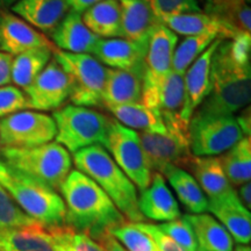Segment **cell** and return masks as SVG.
<instances>
[{"mask_svg": "<svg viewBox=\"0 0 251 251\" xmlns=\"http://www.w3.org/2000/svg\"><path fill=\"white\" fill-rule=\"evenodd\" d=\"M124 37L131 41L149 39L152 30L161 25L149 0H119Z\"/></svg>", "mask_w": 251, "mask_h": 251, "instance_id": "cell-24", "label": "cell"}, {"mask_svg": "<svg viewBox=\"0 0 251 251\" xmlns=\"http://www.w3.org/2000/svg\"><path fill=\"white\" fill-rule=\"evenodd\" d=\"M206 6L205 8H219L226 7V6H230L235 4H240V2L248 1V0H205Z\"/></svg>", "mask_w": 251, "mask_h": 251, "instance_id": "cell-46", "label": "cell"}, {"mask_svg": "<svg viewBox=\"0 0 251 251\" xmlns=\"http://www.w3.org/2000/svg\"><path fill=\"white\" fill-rule=\"evenodd\" d=\"M184 219L192 227L199 250L233 251V237L214 216L201 213L184 215Z\"/></svg>", "mask_w": 251, "mask_h": 251, "instance_id": "cell-25", "label": "cell"}, {"mask_svg": "<svg viewBox=\"0 0 251 251\" xmlns=\"http://www.w3.org/2000/svg\"><path fill=\"white\" fill-rule=\"evenodd\" d=\"M178 35L164 25H158L149 37L143 62V87L141 102L158 109L159 92L165 78L172 70V57Z\"/></svg>", "mask_w": 251, "mask_h": 251, "instance_id": "cell-8", "label": "cell"}, {"mask_svg": "<svg viewBox=\"0 0 251 251\" xmlns=\"http://www.w3.org/2000/svg\"><path fill=\"white\" fill-rule=\"evenodd\" d=\"M208 211L227 229L238 244L249 246L251 240L250 211L238 199L235 190L224 196L208 199Z\"/></svg>", "mask_w": 251, "mask_h": 251, "instance_id": "cell-16", "label": "cell"}, {"mask_svg": "<svg viewBox=\"0 0 251 251\" xmlns=\"http://www.w3.org/2000/svg\"><path fill=\"white\" fill-rule=\"evenodd\" d=\"M0 185L25 214L46 229L65 226V205L57 191L0 161Z\"/></svg>", "mask_w": 251, "mask_h": 251, "instance_id": "cell-4", "label": "cell"}, {"mask_svg": "<svg viewBox=\"0 0 251 251\" xmlns=\"http://www.w3.org/2000/svg\"><path fill=\"white\" fill-rule=\"evenodd\" d=\"M142 87L143 63L126 70L107 68L102 91V106L108 107L140 102Z\"/></svg>", "mask_w": 251, "mask_h": 251, "instance_id": "cell-17", "label": "cell"}, {"mask_svg": "<svg viewBox=\"0 0 251 251\" xmlns=\"http://www.w3.org/2000/svg\"><path fill=\"white\" fill-rule=\"evenodd\" d=\"M190 148L193 156H218L244 137L235 115L193 114L190 120Z\"/></svg>", "mask_w": 251, "mask_h": 251, "instance_id": "cell-9", "label": "cell"}, {"mask_svg": "<svg viewBox=\"0 0 251 251\" xmlns=\"http://www.w3.org/2000/svg\"><path fill=\"white\" fill-rule=\"evenodd\" d=\"M71 11L77 12V13H83L91 6L98 4V2L102 1V0H65Z\"/></svg>", "mask_w": 251, "mask_h": 251, "instance_id": "cell-44", "label": "cell"}, {"mask_svg": "<svg viewBox=\"0 0 251 251\" xmlns=\"http://www.w3.org/2000/svg\"><path fill=\"white\" fill-rule=\"evenodd\" d=\"M81 19L85 26L99 39L124 37L119 0H102L83 12Z\"/></svg>", "mask_w": 251, "mask_h": 251, "instance_id": "cell-26", "label": "cell"}, {"mask_svg": "<svg viewBox=\"0 0 251 251\" xmlns=\"http://www.w3.org/2000/svg\"><path fill=\"white\" fill-rule=\"evenodd\" d=\"M24 92L30 108L40 112L56 111L70 99L71 85L65 71L52 59Z\"/></svg>", "mask_w": 251, "mask_h": 251, "instance_id": "cell-13", "label": "cell"}, {"mask_svg": "<svg viewBox=\"0 0 251 251\" xmlns=\"http://www.w3.org/2000/svg\"><path fill=\"white\" fill-rule=\"evenodd\" d=\"M52 55L70 80L72 105L83 107L102 106L107 68L89 54H72L54 47Z\"/></svg>", "mask_w": 251, "mask_h": 251, "instance_id": "cell-7", "label": "cell"}, {"mask_svg": "<svg viewBox=\"0 0 251 251\" xmlns=\"http://www.w3.org/2000/svg\"><path fill=\"white\" fill-rule=\"evenodd\" d=\"M0 161L57 192L72 168L70 152L56 142L33 148H1Z\"/></svg>", "mask_w": 251, "mask_h": 251, "instance_id": "cell-5", "label": "cell"}, {"mask_svg": "<svg viewBox=\"0 0 251 251\" xmlns=\"http://www.w3.org/2000/svg\"><path fill=\"white\" fill-rule=\"evenodd\" d=\"M55 251H105L96 240L67 225L48 229Z\"/></svg>", "mask_w": 251, "mask_h": 251, "instance_id": "cell-35", "label": "cell"}, {"mask_svg": "<svg viewBox=\"0 0 251 251\" xmlns=\"http://www.w3.org/2000/svg\"><path fill=\"white\" fill-rule=\"evenodd\" d=\"M41 31L31 27L18 15L0 13V51L17 56L27 50L37 48H54Z\"/></svg>", "mask_w": 251, "mask_h": 251, "instance_id": "cell-14", "label": "cell"}, {"mask_svg": "<svg viewBox=\"0 0 251 251\" xmlns=\"http://www.w3.org/2000/svg\"><path fill=\"white\" fill-rule=\"evenodd\" d=\"M141 146L150 170L161 174L168 166L187 169L193 158L190 148V137L174 131L165 133H139Z\"/></svg>", "mask_w": 251, "mask_h": 251, "instance_id": "cell-12", "label": "cell"}, {"mask_svg": "<svg viewBox=\"0 0 251 251\" xmlns=\"http://www.w3.org/2000/svg\"><path fill=\"white\" fill-rule=\"evenodd\" d=\"M149 2L159 23L168 17L201 11L198 0H149Z\"/></svg>", "mask_w": 251, "mask_h": 251, "instance_id": "cell-39", "label": "cell"}, {"mask_svg": "<svg viewBox=\"0 0 251 251\" xmlns=\"http://www.w3.org/2000/svg\"><path fill=\"white\" fill-rule=\"evenodd\" d=\"M149 39L131 41L120 39H100L92 56L103 67L126 70L144 62Z\"/></svg>", "mask_w": 251, "mask_h": 251, "instance_id": "cell-19", "label": "cell"}, {"mask_svg": "<svg viewBox=\"0 0 251 251\" xmlns=\"http://www.w3.org/2000/svg\"><path fill=\"white\" fill-rule=\"evenodd\" d=\"M0 251H2V250H1V249H0Z\"/></svg>", "mask_w": 251, "mask_h": 251, "instance_id": "cell-50", "label": "cell"}, {"mask_svg": "<svg viewBox=\"0 0 251 251\" xmlns=\"http://www.w3.org/2000/svg\"><path fill=\"white\" fill-rule=\"evenodd\" d=\"M13 56L0 51V86L11 83V68Z\"/></svg>", "mask_w": 251, "mask_h": 251, "instance_id": "cell-42", "label": "cell"}, {"mask_svg": "<svg viewBox=\"0 0 251 251\" xmlns=\"http://www.w3.org/2000/svg\"><path fill=\"white\" fill-rule=\"evenodd\" d=\"M107 111L112 113L115 120L125 127L140 133H165L166 128L158 109L150 108L142 102L126 103V105L108 106Z\"/></svg>", "mask_w": 251, "mask_h": 251, "instance_id": "cell-29", "label": "cell"}, {"mask_svg": "<svg viewBox=\"0 0 251 251\" xmlns=\"http://www.w3.org/2000/svg\"><path fill=\"white\" fill-rule=\"evenodd\" d=\"M226 176L231 186H241L251 178V139L244 136L219 157Z\"/></svg>", "mask_w": 251, "mask_h": 251, "instance_id": "cell-32", "label": "cell"}, {"mask_svg": "<svg viewBox=\"0 0 251 251\" xmlns=\"http://www.w3.org/2000/svg\"><path fill=\"white\" fill-rule=\"evenodd\" d=\"M237 196H238V199L241 200V202H242L248 209H250V207H251V184H250V181L241 185Z\"/></svg>", "mask_w": 251, "mask_h": 251, "instance_id": "cell-45", "label": "cell"}, {"mask_svg": "<svg viewBox=\"0 0 251 251\" xmlns=\"http://www.w3.org/2000/svg\"><path fill=\"white\" fill-rule=\"evenodd\" d=\"M72 163L109 197L125 219L131 224L144 221L137 205V190L102 146H92L75 152Z\"/></svg>", "mask_w": 251, "mask_h": 251, "instance_id": "cell-3", "label": "cell"}, {"mask_svg": "<svg viewBox=\"0 0 251 251\" xmlns=\"http://www.w3.org/2000/svg\"><path fill=\"white\" fill-rule=\"evenodd\" d=\"M109 233L115 240L120 241L121 246L127 251H157L155 244L147 234L140 230L134 224H122L109 229Z\"/></svg>", "mask_w": 251, "mask_h": 251, "instance_id": "cell-37", "label": "cell"}, {"mask_svg": "<svg viewBox=\"0 0 251 251\" xmlns=\"http://www.w3.org/2000/svg\"><path fill=\"white\" fill-rule=\"evenodd\" d=\"M157 251H158V250H157Z\"/></svg>", "mask_w": 251, "mask_h": 251, "instance_id": "cell-51", "label": "cell"}, {"mask_svg": "<svg viewBox=\"0 0 251 251\" xmlns=\"http://www.w3.org/2000/svg\"><path fill=\"white\" fill-rule=\"evenodd\" d=\"M233 251H251L249 246H244V244H238L236 248H234Z\"/></svg>", "mask_w": 251, "mask_h": 251, "instance_id": "cell-48", "label": "cell"}, {"mask_svg": "<svg viewBox=\"0 0 251 251\" xmlns=\"http://www.w3.org/2000/svg\"><path fill=\"white\" fill-rule=\"evenodd\" d=\"M221 41L222 39L215 40L184 74L185 103L181 117L187 122H190L194 112L208 96L209 87H211L213 55Z\"/></svg>", "mask_w": 251, "mask_h": 251, "instance_id": "cell-15", "label": "cell"}, {"mask_svg": "<svg viewBox=\"0 0 251 251\" xmlns=\"http://www.w3.org/2000/svg\"><path fill=\"white\" fill-rule=\"evenodd\" d=\"M52 49H31L14 56L11 68V81L24 90L29 86L50 62Z\"/></svg>", "mask_w": 251, "mask_h": 251, "instance_id": "cell-31", "label": "cell"}, {"mask_svg": "<svg viewBox=\"0 0 251 251\" xmlns=\"http://www.w3.org/2000/svg\"><path fill=\"white\" fill-rule=\"evenodd\" d=\"M185 103L184 75L171 70L163 83L159 92L158 112L166 130L190 137V122L184 120L181 113Z\"/></svg>", "mask_w": 251, "mask_h": 251, "instance_id": "cell-20", "label": "cell"}, {"mask_svg": "<svg viewBox=\"0 0 251 251\" xmlns=\"http://www.w3.org/2000/svg\"><path fill=\"white\" fill-rule=\"evenodd\" d=\"M205 13L221 21L228 29L237 35H251V7L248 1L226 7L205 8Z\"/></svg>", "mask_w": 251, "mask_h": 251, "instance_id": "cell-34", "label": "cell"}, {"mask_svg": "<svg viewBox=\"0 0 251 251\" xmlns=\"http://www.w3.org/2000/svg\"><path fill=\"white\" fill-rule=\"evenodd\" d=\"M162 176L168 179L178 200L191 214H201L208 211V199L190 172L178 166H168Z\"/></svg>", "mask_w": 251, "mask_h": 251, "instance_id": "cell-28", "label": "cell"}, {"mask_svg": "<svg viewBox=\"0 0 251 251\" xmlns=\"http://www.w3.org/2000/svg\"><path fill=\"white\" fill-rule=\"evenodd\" d=\"M218 39L219 37L213 35L185 36L179 45L176 46L172 57V71L184 75L198 57H200L202 52L206 51V49Z\"/></svg>", "mask_w": 251, "mask_h": 251, "instance_id": "cell-33", "label": "cell"}, {"mask_svg": "<svg viewBox=\"0 0 251 251\" xmlns=\"http://www.w3.org/2000/svg\"><path fill=\"white\" fill-rule=\"evenodd\" d=\"M12 12L39 31H54L69 12L65 0H20Z\"/></svg>", "mask_w": 251, "mask_h": 251, "instance_id": "cell-22", "label": "cell"}, {"mask_svg": "<svg viewBox=\"0 0 251 251\" xmlns=\"http://www.w3.org/2000/svg\"><path fill=\"white\" fill-rule=\"evenodd\" d=\"M65 205V225L97 240L126 219L109 197L94 181L78 170H71L61 188Z\"/></svg>", "mask_w": 251, "mask_h": 251, "instance_id": "cell-1", "label": "cell"}, {"mask_svg": "<svg viewBox=\"0 0 251 251\" xmlns=\"http://www.w3.org/2000/svg\"><path fill=\"white\" fill-rule=\"evenodd\" d=\"M97 240H98V243L105 251H127L124 246L119 243V241L112 236L109 231H106V233L100 235Z\"/></svg>", "mask_w": 251, "mask_h": 251, "instance_id": "cell-43", "label": "cell"}, {"mask_svg": "<svg viewBox=\"0 0 251 251\" xmlns=\"http://www.w3.org/2000/svg\"><path fill=\"white\" fill-rule=\"evenodd\" d=\"M50 35L59 50L72 54L92 55L100 40L85 26L81 14L74 11L68 12Z\"/></svg>", "mask_w": 251, "mask_h": 251, "instance_id": "cell-21", "label": "cell"}, {"mask_svg": "<svg viewBox=\"0 0 251 251\" xmlns=\"http://www.w3.org/2000/svg\"><path fill=\"white\" fill-rule=\"evenodd\" d=\"M51 117L56 125L55 142L69 152L105 143L109 119L96 109L65 105L54 111Z\"/></svg>", "mask_w": 251, "mask_h": 251, "instance_id": "cell-6", "label": "cell"}, {"mask_svg": "<svg viewBox=\"0 0 251 251\" xmlns=\"http://www.w3.org/2000/svg\"><path fill=\"white\" fill-rule=\"evenodd\" d=\"M20 0H0V9L6 7H12V6L17 4Z\"/></svg>", "mask_w": 251, "mask_h": 251, "instance_id": "cell-47", "label": "cell"}, {"mask_svg": "<svg viewBox=\"0 0 251 251\" xmlns=\"http://www.w3.org/2000/svg\"><path fill=\"white\" fill-rule=\"evenodd\" d=\"M102 147L140 191L149 186L152 172L141 146L139 133L125 127L115 119H109L107 136Z\"/></svg>", "mask_w": 251, "mask_h": 251, "instance_id": "cell-10", "label": "cell"}, {"mask_svg": "<svg viewBox=\"0 0 251 251\" xmlns=\"http://www.w3.org/2000/svg\"><path fill=\"white\" fill-rule=\"evenodd\" d=\"M55 136V121L46 113L21 111L0 119L1 148H33L52 142Z\"/></svg>", "mask_w": 251, "mask_h": 251, "instance_id": "cell-11", "label": "cell"}, {"mask_svg": "<svg viewBox=\"0 0 251 251\" xmlns=\"http://www.w3.org/2000/svg\"><path fill=\"white\" fill-rule=\"evenodd\" d=\"M134 225L144 234L148 235L158 251H186L184 248L178 246L170 236L163 233L157 225L146 224V222H139Z\"/></svg>", "mask_w": 251, "mask_h": 251, "instance_id": "cell-41", "label": "cell"}, {"mask_svg": "<svg viewBox=\"0 0 251 251\" xmlns=\"http://www.w3.org/2000/svg\"><path fill=\"white\" fill-rule=\"evenodd\" d=\"M31 226H39V224L25 214L11 196L6 192L5 188L0 185V230Z\"/></svg>", "mask_w": 251, "mask_h": 251, "instance_id": "cell-36", "label": "cell"}, {"mask_svg": "<svg viewBox=\"0 0 251 251\" xmlns=\"http://www.w3.org/2000/svg\"><path fill=\"white\" fill-rule=\"evenodd\" d=\"M187 169L192 171L194 179L208 199L221 197L234 190L222 169L219 157L193 156Z\"/></svg>", "mask_w": 251, "mask_h": 251, "instance_id": "cell-27", "label": "cell"}, {"mask_svg": "<svg viewBox=\"0 0 251 251\" xmlns=\"http://www.w3.org/2000/svg\"><path fill=\"white\" fill-rule=\"evenodd\" d=\"M250 65L241 64L229 52L227 40H222L212 59L208 96L194 114L235 115L250 102Z\"/></svg>", "mask_w": 251, "mask_h": 251, "instance_id": "cell-2", "label": "cell"}, {"mask_svg": "<svg viewBox=\"0 0 251 251\" xmlns=\"http://www.w3.org/2000/svg\"><path fill=\"white\" fill-rule=\"evenodd\" d=\"M2 251H55L48 229L42 226L0 230Z\"/></svg>", "mask_w": 251, "mask_h": 251, "instance_id": "cell-30", "label": "cell"}, {"mask_svg": "<svg viewBox=\"0 0 251 251\" xmlns=\"http://www.w3.org/2000/svg\"><path fill=\"white\" fill-rule=\"evenodd\" d=\"M157 226L163 233L170 236L178 246L184 248L186 251H198L199 249L192 227L184 219V216L176 219L174 221H169Z\"/></svg>", "mask_w": 251, "mask_h": 251, "instance_id": "cell-38", "label": "cell"}, {"mask_svg": "<svg viewBox=\"0 0 251 251\" xmlns=\"http://www.w3.org/2000/svg\"><path fill=\"white\" fill-rule=\"evenodd\" d=\"M198 251H201V250H199V249H198Z\"/></svg>", "mask_w": 251, "mask_h": 251, "instance_id": "cell-49", "label": "cell"}, {"mask_svg": "<svg viewBox=\"0 0 251 251\" xmlns=\"http://www.w3.org/2000/svg\"><path fill=\"white\" fill-rule=\"evenodd\" d=\"M137 205L144 219L158 222L174 221L180 218L179 203L161 174L153 172L149 186L141 191Z\"/></svg>", "mask_w": 251, "mask_h": 251, "instance_id": "cell-18", "label": "cell"}, {"mask_svg": "<svg viewBox=\"0 0 251 251\" xmlns=\"http://www.w3.org/2000/svg\"><path fill=\"white\" fill-rule=\"evenodd\" d=\"M30 108L26 93L17 86H0V119Z\"/></svg>", "mask_w": 251, "mask_h": 251, "instance_id": "cell-40", "label": "cell"}, {"mask_svg": "<svg viewBox=\"0 0 251 251\" xmlns=\"http://www.w3.org/2000/svg\"><path fill=\"white\" fill-rule=\"evenodd\" d=\"M161 24L177 35H213L222 40H231L235 37L233 31L228 29L221 21L201 11L168 17L163 19Z\"/></svg>", "mask_w": 251, "mask_h": 251, "instance_id": "cell-23", "label": "cell"}]
</instances>
